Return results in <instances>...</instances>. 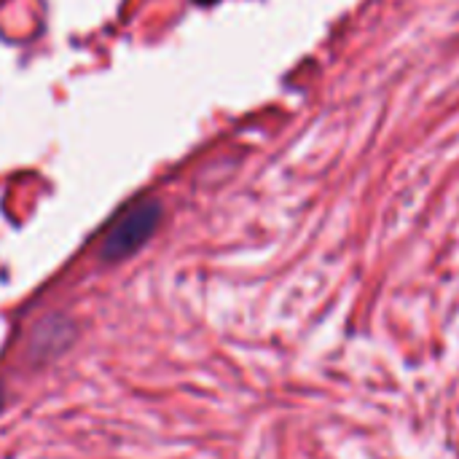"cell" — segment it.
I'll use <instances>...</instances> for the list:
<instances>
[{
    "label": "cell",
    "mask_w": 459,
    "mask_h": 459,
    "mask_svg": "<svg viewBox=\"0 0 459 459\" xmlns=\"http://www.w3.org/2000/svg\"><path fill=\"white\" fill-rule=\"evenodd\" d=\"M194 3H199V5H212V3H218V0H194Z\"/></svg>",
    "instance_id": "obj_2"
},
{
    "label": "cell",
    "mask_w": 459,
    "mask_h": 459,
    "mask_svg": "<svg viewBox=\"0 0 459 459\" xmlns=\"http://www.w3.org/2000/svg\"><path fill=\"white\" fill-rule=\"evenodd\" d=\"M161 223V204L151 196L129 204L105 231L100 255L105 261H124L137 253Z\"/></svg>",
    "instance_id": "obj_1"
},
{
    "label": "cell",
    "mask_w": 459,
    "mask_h": 459,
    "mask_svg": "<svg viewBox=\"0 0 459 459\" xmlns=\"http://www.w3.org/2000/svg\"><path fill=\"white\" fill-rule=\"evenodd\" d=\"M0 409H3V393H0Z\"/></svg>",
    "instance_id": "obj_3"
}]
</instances>
